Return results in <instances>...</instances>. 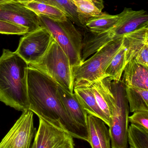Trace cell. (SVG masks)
Instances as JSON below:
<instances>
[{
  "mask_svg": "<svg viewBox=\"0 0 148 148\" xmlns=\"http://www.w3.org/2000/svg\"><path fill=\"white\" fill-rule=\"evenodd\" d=\"M134 60L138 64L148 67V44L145 45L137 53Z\"/></svg>",
  "mask_w": 148,
  "mask_h": 148,
  "instance_id": "obj_26",
  "label": "cell"
},
{
  "mask_svg": "<svg viewBox=\"0 0 148 148\" xmlns=\"http://www.w3.org/2000/svg\"><path fill=\"white\" fill-rule=\"evenodd\" d=\"M127 140L130 148H148V131L131 124L128 130Z\"/></svg>",
  "mask_w": 148,
  "mask_h": 148,
  "instance_id": "obj_22",
  "label": "cell"
},
{
  "mask_svg": "<svg viewBox=\"0 0 148 148\" xmlns=\"http://www.w3.org/2000/svg\"><path fill=\"white\" fill-rule=\"evenodd\" d=\"M147 44H148V24L124 36L123 45L126 49L127 64Z\"/></svg>",
  "mask_w": 148,
  "mask_h": 148,
  "instance_id": "obj_17",
  "label": "cell"
},
{
  "mask_svg": "<svg viewBox=\"0 0 148 148\" xmlns=\"http://www.w3.org/2000/svg\"><path fill=\"white\" fill-rule=\"evenodd\" d=\"M22 3L37 15H42L54 21H62L67 18L60 10L49 4L34 1H28Z\"/></svg>",
  "mask_w": 148,
  "mask_h": 148,
  "instance_id": "obj_20",
  "label": "cell"
},
{
  "mask_svg": "<svg viewBox=\"0 0 148 148\" xmlns=\"http://www.w3.org/2000/svg\"><path fill=\"white\" fill-rule=\"evenodd\" d=\"M74 91L88 114L101 119L109 126V121L98 106L89 83L74 84Z\"/></svg>",
  "mask_w": 148,
  "mask_h": 148,
  "instance_id": "obj_14",
  "label": "cell"
},
{
  "mask_svg": "<svg viewBox=\"0 0 148 148\" xmlns=\"http://www.w3.org/2000/svg\"><path fill=\"white\" fill-rule=\"evenodd\" d=\"M0 20L25 27L28 33L41 28L38 15L20 2L0 3Z\"/></svg>",
  "mask_w": 148,
  "mask_h": 148,
  "instance_id": "obj_10",
  "label": "cell"
},
{
  "mask_svg": "<svg viewBox=\"0 0 148 148\" xmlns=\"http://www.w3.org/2000/svg\"><path fill=\"white\" fill-rule=\"evenodd\" d=\"M72 1L76 6L79 14L86 21L90 17L101 15L103 13L90 0Z\"/></svg>",
  "mask_w": 148,
  "mask_h": 148,
  "instance_id": "obj_23",
  "label": "cell"
},
{
  "mask_svg": "<svg viewBox=\"0 0 148 148\" xmlns=\"http://www.w3.org/2000/svg\"><path fill=\"white\" fill-rule=\"evenodd\" d=\"M92 1L96 6L101 10H102L104 8L103 0H90Z\"/></svg>",
  "mask_w": 148,
  "mask_h": 148,
  "instance_id": "obj_27",
  "label": "cell"
},
{
  "mask_svg": "<svg viewBox=\"0 0 148 148\" xmlns=\"http://www.w3.org/2000/svg\"><path fill=\"white\" fill-rule=\"evenodd\" d=\"M39 119L34 139L36 148H75L74 138L67 130Z\"/></svg>",
  "mask_w": 148,
  "mask_h": 148,
  "instance_id": "obj_9",
  "label": "cell"
},
{
  "mask_svg": "<svg viewBox=\"0 0 148 148\" xmlns=\"http://www.w3.org/2000/svg\"><path fill=\"white\" fill-rule=\"evenodd\" d=\"M112 92L115 106L111 114L109 131L112 148H127V134L129 108L126 97L125 85L122 80L112 81Z\"/></svg>",
  "mask_w": 148,
  "mask_h": 148,
  "instance_id": "obj_6",
  "label": "cell"
},
{
  "mask_svg": "<svg viewBox=\"0 0 148 148\" xmlns=\"http://www.w3.org/2000/svg\"><path fill=\"white\" fill-rule=\"evenodd\" d=\"M123 73L122 81L125 86L148 90V67L133 59L128 62Z\"/></svg>",
  "mask_w": 148,
  "mask_h": 148,
  "instance_id": "obj_16",
  "label": "cell"
},
{
  "mask_svg": "<svg viewBox=\"0 0 148 148\" xmlns=\"http://www.w3.org/2000/svg\"><path fill=\"white\" fill-rule=\"evenodd\" d=\"M126 49L123 45L120 50L114 56L106 70V75L114 82H120L127 65Z\"/></svg>",
  "mask_w": 148,
  "mask_h": 148,
  "instance_id": "obj_21",
  "label": "cell"
},
{
  "mask_svg": "<svg viewBox=\"0 0 148 148\" xmlns=\"http://www.w3.org/2000/svg\"><path fill=\"white\" fill-rule=\"evenodd\" d=\"M126 97L131 113L148 111V90L125 86Z\"/></svg>",
  "mask_w": 148,
  "mask_h": 148,
  "instance_id": "obj_18",
  "label": "cell"
},
{
  "mask_svg": "<svg viewBox=\"0 0 148 148\" xmlns=\"http://www.w3.org/2000/svg\"><path fill=\"white\" fill-rule=\"evenodd\" d=\"M28 64L15 52L3 49L0 56V101L18 111L29 109Z\"/></svg>",
  "mask_w": 148,
  "mask_h": 148,
  "instance_id": "obj_2",
  "label": "cell"
},
{
  "mask_svg": "<svg viewBox=\"0 0 148 148\" xmlns=\"http://www.w3.org/2000/svg\"><path fill=\"white\" fill-rule=\"evenodd\" d=\"M129 122L148 131V111H140L134 112L129 116Z\"/></svg>",
  "mask_w": 148,
  "mask_h": 148,
  "instance_id": "obj_25",
  "label": "cell"
},
{
  "mask_svg": "<svg viewBox=\"0 0 148 148\" xmlns=\"http://www.w3.org/2000/svg\"><path fill=\"white\" fill-rule=\"evenodd\" d=\"M86 128L92 148H111L109 131L101 119L88 114Z\"/></svg>",
  "mask_w": 148,
  "mask_h": 148,
  "instance_id": "obj_13",
  "label": "cell"
},
{
  "mask_svg": "<svg viewBox=\"0 0 148 148\" xmlns=\"http://www.w3.org/2000/svg\"><path fill=\"white\" fill-rule=\"evenodd\" d=\"M29 0H0V3L10 1H18L21 3L28 1Z\"/></svg>",
  "mask_w": 148,
  "mask_h": 148,
  "instance_id": "obj_28",
  "label": "cell"
},
{
  "mask_svg": "<svg viewBox=\"0 0 148 148\" xmlns=\"http://www.w3.org/2000/svg\"><path fill=\"white\" fill-rule=\"evenodd\" d=\"M119 15L118 23L110 29L115 40L148 24V13L144 10H135L125 8Z\"/></svg>",
  "mask_w": 148,
  "mask_h": 148,
  "instance_id": "obj_11",
  "label": "cell"
},
{
  "mask_svg": "<svg viewBox=\"0 0 148 148\" xmlns=\"http://www.w3.org/2000/svg\"><path fill=\"white\" fill-rule=\"evenodd\" d=\"M28 33L27 28L0 20V34L24 35Z\"/></svg>",
  "mask_w": 148,
  "mask_h": 148,
  "instance_id": "obj_24",
  "label": "cell"
},
{
  "mask_svg": "<svg viewBox=\"0 0 148 148\" xmlns=\"http://www.w3.org/2000/svg\"><path fill=\"white\" fill-rule=\"evenodd\" d=\"M53 37L41 27L25 34L20 39L16 53L28 64L41 59L47 52Z\"/></svg>",
  "mask_w": 148,
  "mask_h": 148,
  "instance_id": "obj_8",
  "label": "cell"
},
{
  "mask_svg": "<svg viewBox=\"0 0 148 148\" xmlns=\"http://www.w3.org/2000/svg\"><path fill=\"white\" fill-rule=\"evenodd\" d=\"M112 82L109 77L104 76L89 82L98 106L109 122L110 116L115 106V99L111 87Z\"/></svg>",
  "mask_w": 148,
  "mask_h": 148,
  "instance_id": "obj_12",
  "label": "cell"
},
{
  "mask_svg": "<svg viewBox=\"0 0 148 148\" xmlns=\"http://www.w3.org/2000/svg\"><path fill=\"white\" fill-rule=\"evenodd\" d=\"M57 94L66 111L77 124L86 128L88 114L74 93H71L57 86Z\"/></svg>",
  "mask_w": 148,
  "mask_h": 148,
  "instance_id": "obj_15",
  "label": "cell"
},
{
  "mask_svg": "<svg viewBox=\"0 0 148 148\" xmlns=\"http://www.w3.org/2000/svg\"><path fill=\"white\" fill-rule=\"evenodd\" d=\"M57 85L47 76L28 68V94L29 110L38 117L67 130L73 138L88 142L87 128L69 116L58 96Z\"/></svg>",
  "mask_w": 148,
  "mask_h": 148,
  "instance_id": "obj_1",
  "label": "cell"
},
{
  "mask_svg": "<svg viewBox=\"0 0 148 148\" xmlns=\"http://www.w3.org/2000/svg\"><path fill=\"white\" fill-rule=\"evenodd\" d=\"M123 46V36L109 42L80 66L72 68L74 84L91 82L107 76L105 74L107 68Z\"/></svg>",
  "mask_w": 148,
  "mask_h": 148,
  "instance_id": "obj_5",
  "label": "cell"
},
{
  "mask_svg": "<svg viewBox=\"0 0 148 148\" xmlns=\"http://www.w3.org/2000/svg\"><path fill=\"white\" fill-rule=\"evenodd\" d=\"M28 66L47 76L57 86L74 93V76L69 59L53 38L44 55Z\"/></svg>",
  "mask_w": 148,
  "mask_h": 148,
  "instance_id": "obj_3",
  "label": "cell"
},
{
  "mask_svg": "<svg viewBox=\"0 0 148 148\" xmlns=\"http://www.w3.org/2000/svg\"><path fill=\"white\" fill-rule=\"evenodd\" d=\"M33 115L29 109L22 111L21 115L1 141L0 148H31L36 133Z\"/></svg>",
  "mask_w": 148,
  "mask_h": 148,
  "instance_id": "obj_7",
  "label": "cell"
},
{
  "mask_svg": "<svg viewBox=\"0 0 148 148\" xmlns=\"http://www.w3.org/2000/svg\"><path fill=\"white\" fill-rule=\"evenodd\" d=\"M119 20V14L113 15L103 12L101 15L88 18L85 23V27L87 31L103 33L112 29Z\"/></svg>",
  "mask_w": 148,
  "mask_h": 148,
  "instance_id": "obj_19",
  "label": "cell"
},
{
  "mask_svg": "<svg viewBox=\"0 0 148 148\" xmlns=\"http://www.w3.org/2000/svg\"><path fill=\"white\" fill-rule=\"evenodd\" d=\"M31 148H36L35 143L34 141L33 144H32V147H31Z\"/></svg>",
  "mask_w": 148,
  "mask_h": 148,
  "instance_id": "obj_29",
  "label": "cell"
},
{
  "mask_svg": "<svg viewBox=\"0 0 148 148\" xmlns=\"http://www.w3.org/2000/svg\"><path fill=\"white\" fill-rule=\"evenodd\" d=\"M40 25L46 29L59 44L69 59L72 68L82 63L81 50L83 36L74 23L69 19L64 21H54L38 14Z\"/></svg>",
  "mask_w": 148,
  "mask_h": 148,
  "instance_id": "obj_4",
  "label": "cell"
}]
</instances>
